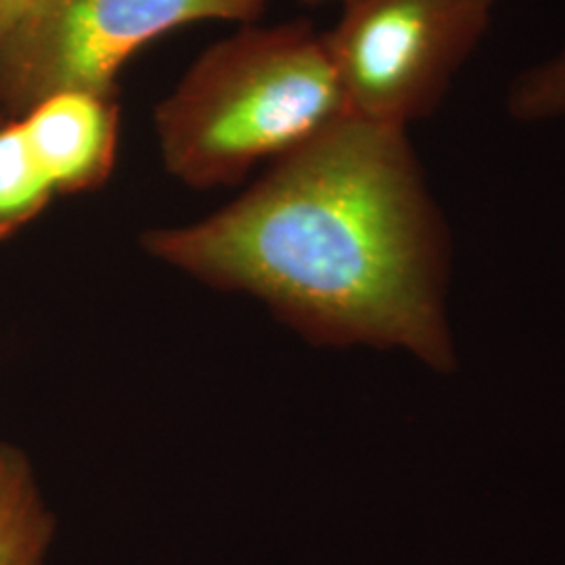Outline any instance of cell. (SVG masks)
I'll list each match as a JSON object with an SVG mask.
<instances>
[{
  "label": "cell",
  "mask_w": 565,
  "mask_h": 565,
  "mask_svg": "<svg viewBox=\"0 0 565 565\" xmlns=\"http://www.w3.org/2000/svg\"><path fill=\"white\" fill-rule=\"evenodd\" d=\"M142 249L214 289L266 303L306 340L403 345L450 364L446 235L406 128L345 114L202 221Z\"/></svg>",
  "instance_id": "6da1fadb"
},
{
  "label": "cell",
  "mask_w": 565,
  "mask_h": 565,
  "mask_svg": "<svg viewBox=\"0 0 565 565\" xmlns=\"http://www.w3.org/2000/svg\"><path fill=\"white\" fill-rule=\"evenodd\" d=\"M348 114L324 34L306 21L207 46L156 107L163 168L191 189L237 184Z\"/></svg>",
  "instance_id": "7a4b0ae2"
},
{
  "label": "cell",
  "mask_w": 565,
  "mask_h": 565,
  "mask_svg": "<svg viewBox=\"0 0 565 565\" xmlns=\"http://www.w3.org/2000/svg\"><path fill=\"white\" fill-rule=\"evenodd\" d=\"M268 0H34L0 42V109L20 120L63 90L118 95L147 42L195 21L254 23Z\"/></svg>",
  "instance_id": "3957f363"
},
{
  "label": "cell",
  "mask_w": 565,
  "mask_h": 565,
  "mask_svg": "<svg viewBox=\"0 0 565 565\" xmlns=\"http://www.w3.org/2000/svg\"><path fill=\"white\" fill-rule=\"evenodd\" d=\"M501 0H348L324 34L348 114L408 128L431 116Z\"/></svg>",
  "instance_id": "277c9868"
},
{
  "label": "cell",
  "mask_w": 565,
  "mask_h": 565,
  "mask_svg": "<svg viewBox=\"0 0 565 565\" xmlns=\"http://www.w3.org/2000/svg\"><path fill=\"white\" fill-rule=\"evenodd\" d=\"M28 145L57 195L102 189L111 179L118 141V95L63 90L20 118Z\"/></svg>",
  "instance_id": "5b68a950"
},
{
  "label": "cell",
  "mask_w": 565,
  "mask_h": 565,
  "mask_svg": "<svg viewBox=\"0 0 565 565\" xmlns=\"http://www.w3.org/2000/svg\"><path fill=\"white\" fill-rule=\"evenodd\" d=\"M57 520L28 455L0 443V565H46Z\"/></svg>",
  "instance_id": "8992f818"
},
{
  "label": "cell",
  "mask_w": 565,
  "mask_h": 565,
  "mask_svg": "<svg viewBox=\"0 0 565 565\" xmlns=\"http://www.w3.org/2000/svg\"><path fill=\"white\" fill-rule=\"evenodd\" d=\"M20 120L0 124V242L36 221L55 198Z\"/></svg>",
  "instance_id": "52a82bcc"
},
{
  "label": "cell",
  "mask_w": 565,
  "mask_h": 565,
  "mask_svg": "<svg viewBox=\"0 0 565 565\" xmlns=\"http://www.w3.org/2000/svg\"><path fill=\"white\" fill-rule=\"evenodd\" d=\"M509 114L522 121H565V46L511 84Z\"/></svg>",
  "instance_id": "ba28073f"
},
{
  "label": "cell",
  "mask_w": 565,
  "mask_h": 565,
  "mask_svg": "<svg viewBox=\"0 0 565 565\" xmlns=\"http://www.w3.org/2000/svg\"><path fill=\"white\" fill-rule=\"evenodd\" d=\"M34 0H0V42L15 28Z\"/></svg>",
  "instance_id": "9c48e42d"
},
{
  "label": "cell",
  "mask_w": 565,
  "mask_h": 565,
  "mask_svg": "<svg viewBox=\"0 0 565 565\" xmlns=\"http://www.w3.org/2000/svg\"><path fill=\"white\" fill-rule=\"evenodd\" d=\"M306 4H321V2H331V0H302ZM340 2H348V0H340Z\"/></svg>",
  "instance_id": "30bf717a"
},
{
  "label": "cell",
  "mask_w": 565,
  "mask_h": 565,
  "mask_svg": "<svg viewBox=\"0 0 565 565\" xmlns=\"http://www.w3.org/2000/svg\"><path fill=\"white\" fill-rule=\"evenodd\" d=\"M2 121H7V118H4V114H2V109H0V124H2Z\"/></svg>",
  "instance_id": "8fae6325"
}]
</instances>
